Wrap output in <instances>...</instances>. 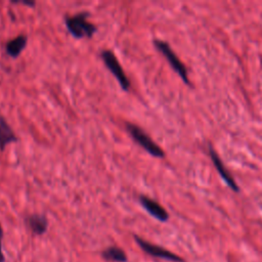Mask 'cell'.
<instances>
[{
    "label": "cell",
    "instance_id": "cell-1",
    "mask_svg": "<svg viewBox=\"0 0 262 262\" xmlns=\"http://www.w3.org/2000/svg\"><path fill=\"white\" fill-rule=\"evenodd\" d=\"M88 12H80L72 16H66L64 24L69 33L76 39L92 38L96 33L95 25L87 19Z\"/></svg>",
    "mask_w": 262,
    "mask_h": 262
},
{
    "label": "cell",
    "instance_id": "cell-2",
    "mask_svg": "<svg viewBox=\"0 0 262 262\" xmlns=\"http://www.w3.org/2000/svg\"><path fill=\"white\" fill-rule=\"evenodd\" d=\"M125 127L128 134L133 139V141L137 143L140 147H142L145 151H147L149 155H151L155 158L165 157L164 150L139 126L130 122H126Z\"/></svg>",
    "mask_w": 262,
    "mask_h": 262
},
{
    "label": "cell",
    "instance_id": "cell-3",
    "mask_svg": "<svg viewBox=\"0 0 262 262\" xmlns=\"http://www.w3.org/2000/svg\"><path fill=\"white\" fill-rule=\"evenodd\" d=\"M100 57H101L102 61L104 62L106 69L116 78V80L118 81L121 88L124 91H128L129 88H130L131 83H130L129 78L126 76V74H125L120 61L118 60L116 54L110 49H104L100 52Z\"/></svg>",
    "mask_w": 262,
    "mask_h": 262
},
{
    "label": "cell",
    "instance_id": "cell-4",
    "mask_svg": "<svg viewBox=\"0 0 262 262\" xmlns=\"http://www.w3.org/2000/svg\"><path fill=\"white\" fill-rule=\"evenodd\" d=\"M154 45L166 57V59L168 60V62L171 66V68L180 76V78L186 84H188L189 83V79H188L187 70L184 67V64L182 63V61L175 54V52L172 50L170 45L167 42H165L163 40H160V39H155L154 40Z\"/></svg>",
    "mask_w": 262,
    "mask_h": 262
},
{
    "label": "cell",
    "instance_id": "cell-5",
    "mask_svg": "<svg viewBox=\"0 0 262 262\" xmlns=\"http://www.w3.org/2000/svg\"><path fill=\"white\" fill-rule=\"evenodd\" d=\"M134 239H135L136 244L140 247V249L149 256L165 259V260L172 261V262H183V259L180 256L170 252L169 250H167L163 247L154 245V244L139 237L138 235H134Z\"/></svg>",
    "mask_w": 262,
    "mask_h": 262
},
{
    "label": "cell",
    "instance_id": "cell-6",
    "mask_svg": "<svg viewBox=\"0 0 262 262\" xmlns=\"http://www.w3.org/2000/svg\"><path fill=\"white\" fill-rule=\"evenodd\" d=\"M140 205L145 209V211L151 215L152 217H155L156 219H158L159 221L165 222L169 219V214L168 212L165 210V208H163L158 202H156L155 200L146 196V195H139L138 199Z\"/></svg>",
    "mask_w": 262,
    "mask_h": 262
},
{
    "label": "cell",
    "instance_id": "cell-7",
    "mask_svg": "<svg viewBox=\"0 0 262 262\" xmlns=\"http://www.w3.org/2000/svg\"><path fill=\"white\" fill-rule=\"evenodd\" d=\"M26 224L36 235H42L47 231L48 220L45 215L31 214L26 217Z\"/></svg>",
    "mask_w": 262,
    "mask_h": 262
},
{
    "label": "cell",
    "instance_id": "cell-8",
    "mask_svg": "<svg viewBox=\"0 0 262 262\" xmlns=\"http://www.w3.org/2000/svg\"><path fill=\"white\" fill-rule=\"evenodd\" d=\"M209 151H210V157L213 161V164L215 166V168L218 170L219 174L221 175V177L224 179V181L227 183V185L234 191H238V186L237 184L235 183V181L233 180L232 176L229 174V172L227 171V169L225 168V166L223 165L221 159L218 157V155L216 154V151L213 149L212 146H210L209 148Z\"/></svg>",
    "mask_w": 262,
    "mask_h": 262
},
{
    "label": "cell",
    "instance_id": "cell-9",
    "mask_svg": "<svg viewBox=\"0 0 262 262\" xmlns=\"http://www.w3.org/2000/svg\"><path fill=\"white\" fill-rule=\"evenodd\" d=\"M18 141L17 136L8 124L7 120L0 115V151H4L6 145Z\"/></svg>",
    "mask_w": 262,
    "mask_h": 262
},
{
    "label": "cell",
    "instance_id": "cell-10",
    "mask_svg": "<svg viewBox=\"0 0 262 262\" xmlns=\"http://www.w3.org/2000/svg\"><path fill=\"white\" fill-rule=\"evenodd\" d=\"M28 44V37L27 35L20 34L18 36H16L15 38L9 40L6 45H5V51L6 53L12 57V58H16L21 51L25 49V47Z\"/></svg>",
    "mask_w": 262,
    "mask_h": 262
},
{
    "label": "cell",
    "instance_id": "cell-11",
    "mask_svg": "<svg viewBox=\"0 0 262 262\" xmlns=\"http://www.w3.org/2000/svg\"><path fill=\"white\" fill-rule=\"evenodd\" d=\"M101 257L110 262H127L128 258L124 250L120 247L111 246L101 252Z\"/></svg>",
    "mask_w": 262,
    "mask_h": 262
},
{
    "label": "cell",
    "instance_id": "cell-12",
    "mask_svg": "<svg viewBox=\"0 0 262 262\" xmlns=\"http://www.w3.org/2000/svg\"><path fill=\"white\" fill-rule=\"evenodd\" d=\"M2 238H3V229L0 223V262H5V256L2 250Z\"/></svg>",
    "mask_w": 262,
    "mask_h": 262
},
{
    "label": "cell",
    "instance_id": "cell-13",
    "mask_svg": "<svg viewBox=\"0 0 262 262\" xmlns=\"http://www.w3.org/2000/svg\"><path fill=\"white\" fill-rule=\"evenodd\" d=\"M11 2L13 4H23V5L30 6V7H34L36 5L35 1H24V0H20V1H11Z\"/></svg>",
    "mask_w": 262,
    "mask_h": 262
}]
</instances>
